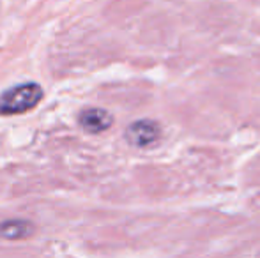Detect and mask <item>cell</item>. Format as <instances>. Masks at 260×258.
I'll use <instances>...</instances> for the list:
<instances>
[{"label": "cell", "mask_w": 260, "mask_h": 258, "mask_svg": "<svg viewBox=\"0 0 260 258\" xmlns=\"http://www.w3.org/2000/svg\"><path fill=\"white\" fill-rule=\"evenodd\" d=\"M43 87L36 82H27L7 89L0 96V115H20L41 103Z\"/></svg>", "instance_id": "cell-1"}, {"label": "cell", "mask_w": 260, "mask_h": 258, "mask_svg": "<svg viewBox=\"0 0 260 258\" xmlns=\"http://www.w3.org/2000/svg\"><path fill=\"white\" fill-rule=\"evenodd\" d=\"M161 138V128L156 121L151 119H142L137 121L126 129V140L129 145L138 149H145L154 145Z\"/></svg>", "instance_id": "cell-2"}, {"label": "cell", "mask_w": 260, "mask_h": 258, "mask_svg": "<svg viewBox=\"0 0 260 258\" xmlns=\"http://www.w3.org/2000/svg\"><path fill=\"white\" fill-rule=\"evenodd\" d=\"M80 126L87 131V133H103V131L110 129L113 124L112 114H108L103 108H85V110L80 114Z\"/></svg>", "instance_id": "cell-3"}, {"label": "cell", "mask_w": 260, "mask_h": 258, "mask_svg": "<svg viewBox=\"0 0 260 258\" xmlns=\"http://www.w3.org/2000/svg\"><path fill=\"white\" fill-rule=\"evenodd\" d=\"M36 232V227L27 219H6L0 223V239L6 241H21V239L32 237Z\"/></svg>", "instance_id": "cell-4"}]
</instances>
